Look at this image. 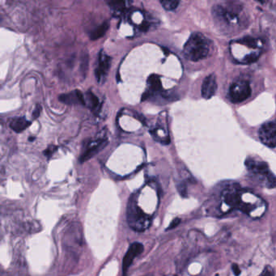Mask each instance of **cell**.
<instances>
[{"label": "cell", "mask_w": 276, "mask_h": 276, "mask_svg": "<svg viewBox=\"0 0 276 276\" xmlns=\"http://www.w3.org/2000/svg\"><path fill=\"white\" fill-rule=\"evenodd\" d=\"M210 42L200 33H195L188 39L183 49V54L188 60L198 62L208 55Z\"/></svg>", "instance_id": "obj_1"}, {"label": "cell", "mask_w": 276, "mask_h": 276, "mask_svg": "<svg viewBox=\"0 0 276 276\" xmlns=\"http://www.w3.org/2000/svg\"><path fill=\"white\" fill-rule=\"evenodd\" d=\"M240 13H242V7L233 2L217 5L213 9L215 19L223 27L236 26L240 24Z\"/></svg>", "instance_id": "obj_2"}, {"label": "cell", "mask_w": 276, "mask_h": 276, "mask_svg": "<svg viewBox=\"0 0 276 276\" xmlns=\"http://www.w3.org/2000/svg\"><path fill=\"white\" fill-rule=\"evenodd\" d=\"M128 221L130 228L137 232H143L149 228L151 216L139 207L135 199L131 197L128 208Z\"/></svg>", "instance_id": "obj_3"}, {"label": "cell", "mask_w": 276, "mask_h": 276, "mask_svg": "<svg viewBox=\"0 0 276 276\" xmlns=\"http://www.w3.org/2000/svg\"><path fill=\"white\" fill-rule=\"evenodd\" d=\"M251 95V88L246 80H238L231 85L229 98L233 103H240L247 100Z\"/></svg>", "instance_id": "obj_4"}, {"label": "cell", "mask_w": 276, "mask_h": 276, "mask_svg": "<svg viewBox=\"0 0 276 276\" xmlns=\"http://www.w3.org/2000/svg\"><path fill=\"white\" fill-rule=\"evenodd\" d=\"M147 90L142 95V101L151 100L152 98L163 97L166 98V91H164L163 87L161 84V79L156 74H151L148 77L147 81Z\"/></svg>", "instance_id": "obj_5"}, {"label": "cell", "mask_w": 276, "mask_h": 276, "mask_svg": "<svg viewBox=\"0 0 276 276\" xmlns=\"http://www.w3.org/2000/svg\"><path fill=\"white\" fill-rule=\"evenodd\" d=\"M259 139L262 144L269 147H276V121L265 123L260 128Z\"/></svg>", "instance_id": "obj_6"}, {"label": "cell", "mask_w": 276, "mask_h": 276, "mask_svg": "<svg viewBox=\"0 0 276 276\" xmlns=\"http://www.w3.org/2000/svg\"><path fill=\"white\" fill-rule=\"evenodd\" d=\"M111 59L110 56L107 55L104 51H101L99 54L97 67L95 70L96 81L99 83H104L106 81V77L111 67Z\"/></svg>", "instance_id": "obj_7"}, {"label": "cell", "mask_w": 276, "mask_h": 276, "mask_svg": "<svg viewBox=\"0 0 276 276\" xmlns=\"http://www.w3.org/2000/svg\"><path fill=\"white\" fill-rule=\"evenodd\" d=\"M144 245L141 243L134 242L130 245L128 252L126 253L125 256L123 260V276H128V269L132 264L133 261L135 258L138 257L144 251Z\"/></svg>", "instance_id": "obj_8"}, {"label": "cell", "mask_w": 276, "mask_h": 276, "mask_svg": "<svg viewBox=\"0 0 276 276\" xmlns=\"http://www.w3.org/2000/svg\"><path fill=\"white\" fill-rule=\"evenodd\" d=\"M107 144L105 139H97L95 140H91V141L86 144V146L84 147V151L81 153L79 161L81 163L89 161V159L93 157L96 153H98L104 147L106 146Z\"/></svg>", "instance_id": "obj_9"}, {"label": "cell", "mask_w": 276, "mask_h": 276, "mask_svg": "<svg viewBox=\"0 0 276 276\" xmlns=\"http://www.w3.org/2000/svg\"><path fill=\"white\" fill-rule=\"evenodd\" d=\"M58 99L61 102L67 104V105H82L85 106V100L84 95L79 90L69 92V93L63 94L58 96Z\"/></svg>", "instance_id": "obj_10"}, {"label": "cell", "mask_w": 276, "mask_h": 276, "mask_svg": "<svg viewBox=\"0 0 276 276\" xmlns=\"http://www.w3.org/2000/svg\"><path fill=\"white\" fill-rule=\"evenodd\" d=\"M217 89L216 76L209 74L206 77L202 85V96L204 99H210L216 93Z\"/></svg>", "instance_id": "obj_11"}, {"label": "cell", "mask_w": 276, "mask_h": 276, "mask_svg": "<svg viewBox=\"0 0 276 276\" xmlns=\"http://www.w3.org/2000/svg\"><path fill=\"white\" fill-rule=\"evenodd\" d=\"M245 166L247 167L248 170L265 176V178L270 172L267 164L263 161H257L254 159L249 158L245 161Z\"/></svg>", "instance_id": "obj_12"}, {"label": "cell", "mask_w": 276, "mask_h": 276, "mask_svg": "<svg viewBox=\"0 0 276 276\" xmlns=\"http://www.w3.org/2000/svg\"><path fill=\"white\" fill-rule=\"evenodd\" d=\"M30 125L31 123L23 117L14 118L10 123V128L13 131L17 133L23 132Z\"/></svg>", "instance_id": "obj_13"}, {"label": "cell", "mask_w": 276, "mask_h": 276, "mask_svg": "<svg viewBox=\"0 0 276 276\" xmlns=\"http://www.w3.org/2000/svg\"><path fill=\"white\" fill-rule=\"evenodd\" d=\"M108 22H104L102 24H99L93 29L89 32V37L92 40H96L106 34V31L108 30Z\"/></svg>", "instance_id": "obj_14"}, {"label": "cell", "mask_w": 276, "mask_h": 276, "mask_svg": "<svg viewBox=\"0 0 276 276\" xmlns=\"http://www.w3.org/2000/svg\"><path fill=\"white\" fill-rule=\"evenodd\" d=\"M226 203L232 207H239L241 204V200L238 193L228 192L224 195Z\"/></svg>", "instance_id": "obj_15"}, {"label": "cell", "mask_w": 276, "mask_h": 276, "mask_svg": "<svg viewBox=\"0 0 276 276\" xmlns=\"http://www.w3.org/2000/svg\"><path fill=\"white\" fill-rule=\"evenodd\" d=\"M85 106L91 109L92 110H96L99 106V100L92 92H88L84 95Z\"/></svg>", "instance_id": "obj_16"}, {"label": "cell", "mask_w": 276, "mask_h": 276, "mask_svg": "<svg viewBox=\"0 0 276 276\" xmlns=\"http://www.w3.org/2000/svg\"><path fill=\"white\" fill-rule=\"evenodd\" d=\"M161 3L162 7L167 11H173V10L176 9L179 5L178 1H166V0H163V1H161Z\"/></svg>", "instance_id": "obj_17"}, {"label": "cell", "mask_w": 276, "mask_h": 276, "mask_svg": "<svg viewBox=\"0 0 276 276\" xmlns=\"http://www.w3.org/2000/svg\"><path fill=\"white\" fill-rule=\"evenodd\" d=\"M266 179H267V187L270 188V189L276 187V176H275L272 172H269V173H267Z\"/></svg>", "instance_id": "obj_18"}, {"label": "cell", "mask_w": 276, "mask_h": 276, "mask_svg": "<svg viewBox=\"0 0 276 276\" xmlns=\"http://www.w3.org/2000/svg\"><path fill=\"white\" fill-rule=\"evenodd\" d=\"M110 7L113 10L114 12H120L125 7V2H109Z\"/></svg>", "instance_id": "obj_19"}, {"label": "cell", "mask_w": 276, "mask_h": 276, "mask_svg": "<svg viewBox=\"0 0 276 276\" xmlns=\"http://www.w3.org/2000/svg\"><path fill=\"white\" fill-rule=\"evenodd\" d=\"M178 191L180 193V195L183 197H187V189H186V185L185 183H182L180 185H178Z\"/></svg>", "instance_id": "obj_20"}, {"label": "cell", "mask_w": 276, "mask_h": 276, "mask_svg": "<svg viewBox=\"0 0 276 276\" xmlns=\"http://www.w3.org/2000/svg\"><path fill=\"white\" fill-rule=\"evenodd\" d=\"M57 150V147L55 146H51L49 147L48 148L46 149V151H44V154H45V156L46 157H51L54 153H55V151Z\"/></svg>", "instance_id": "obj_21"}, {"label": "cell", "mask_w": 276, "mask_h": 276, "mask_svg": "<svg viewBox=\"0 0 276 276\" xmlns=\"http://www.w3.org/2000/svg\"><path fill=\"white\" fill-rule=\"evenodd\" d=\"M181 223V219L175 218L173 220L172 222H171L170 225L168 226L167 228V230H170V229H173V228H175L177 226L179 225V223Z\"/></svg>", "instance_id": "obj_22"}, {"label": "cell", "mask_w": 276, "mask_h": 276, "mask_svg": "<svg viewBox=\"0 0 276 276\" xmlns=\"http://www.w3.org/2000/svg\"><path fill=\"white\" fill-rule=\"evenodd\" d=\"M275 276L274 272H273V270H272V267L268 266V267L265 268L264 271L262 272V276Z\"/></svg>", "instance_id": "obj_23"}, {"label": "cell", "mask_w": 276, "mask_h": 276, "mask_svg": "<svg viewBox=\"0 0 276 276\" xmlns=\"http://www.w3.org/2000/svg\"><path fill=\"white\" fill-rule=\"evenodd\" d=\"M41 112V107L40 105H37L36 108L34 109V111L33 112V118L34 119H37L40 116V113Z\"/></svg>", "instance_id": "obj_24"}, {"label": "cell", "mask_w": 276, "mask_h": 276, "mask_svg": "<svg viewBox=\"0 0 276 276\" xmlns=\"http://www.w3.org/2000/svg\"><path fill=\"white\" fill-rule=\"evenodd\" d=\"M232 269H233V272L235 275V276H239L240 275V270L238 267V264H233L232 266Z\"/></svg>", "instance_id": "obj_25"}]
</instances>
